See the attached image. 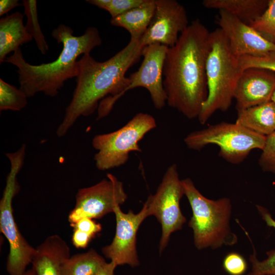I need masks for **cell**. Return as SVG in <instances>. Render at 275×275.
Wrapping results in <instances>:
<instances>
[{
    "label": "cell",
    "instance_id": "6da1fadb",
    "mask_svg": "<svg viewBox=\"0 0 275 275\" xmlns=\"http://www.w3.org/2000/svg\"><path fill=\"white\" fill-rule=\"evenodd\" d=\"M143 48L140 40H130L104 62L96 61L90 54L82 56L77 61L76 85L72 99L56 131L58 137L64 136L81 116H88L98 108L97 119H100L111 112L129 85L127 71L139 61Z\"/></svg>",
    "mask_w": 275,
    "mask_h": 275
},
{
    "label": "cell",
    "instance_id": "7a4b0ae2",
    "mask_svg": "<svg viewBox=\"0 0 275 275\" xmlns=\"http://www.w3.org/2000/svg\"><path fill=\"white\" fill-rule=\"evenodd\" d=\"M210 33L199 19L193 21L169 47L163 68L168 105L188 119L198 118L208 95L206 62Z\"/></svg>",
    "mask_w": 275,
    "mask_h": 275
},
{
    "label": "cell",
    "instance_id": "3957f363",
    "mask_svg": "<svg viewBox=\"0 0 275 275\" xmlns=\"http://www.w3.org/2000/svg\"><path fill=\"white\" fill-rule=\"evenodd\" d=\"M51 35L58 43L63 44L60 55L54 61L31 64L24 60L20 48L5 59V62L17 68L19 89L28 98L40 92L56 96L67 80L76 77L78 57L90 54L102 44L99 32L94 26L88 27L82 35L75 36L71 28L61 24L52 31Z\"/></svg>",
    "mask_w": 275,
    "mask_h": 275
},
{
    "label": "cell",
    "instance_id": "277c9868",
    "mask_svg": "<svg viewBox=\"0 0 275 275\" xmlns=\"http://www.w3.org/2000/svg\"><path fill=\"white\" fill-rule=\"evenodd\" d=\"M242 72L239 58L232 52L223 31L217 28L211 32L206 62L208 95L198 117L201 124H205L215 112L229 109Z\"/></svg>",
    "mask_w": 275,
    "mask_h": 275
},
{
    "label": "cell",
    "instance_id": "5b68a950",
    "mask_svg": "<svg viewBox=\"0 0 275 275\" xmlns=\"http://www.w3.org/2000/svg\"><path fill=\"white\" fill-rule=\"evenodd\" d=\"M181 182L192 210L188 226L193 230L196 247L198 250L216 249L235 244L237 237L230 226L232 213L230 199H209L199 191L190 178Z\"/></svg>",
    "mask_w": 275,
    "mask_h": 275
},
{
    "label": "cell",
    "instance_id": "8992f818",
    "mask_svg": "<svg viewBox=\"0 0 275 275\" xmlns=\"http://www.w3.org/2000/svg\"><path fill=\"white\" fill-rule=\"evenodd\" d=\"M26 146L16 151L6 153L10 162V170L0 201V230L9 244L6 270L9 275H21L32 262L35 248L30 244L20 232L13 213L12 201L19 190L17 176L22 168Z\"/></svg>",
    "mask_w": 275,
    "mask_h": 275
},
{
    "label": "cell",
    "instance_id": "52a82bcc",
    "mask_svg": "<svg viewBox=\"0 0 275 275\" xmlns=\"http://www.w3.org/2000/svg\"><path fill=\"white\" fill-rule=\"evenodd\" d=\"M266 138L236 122H222L189 133L184 142L187 148L194 150H200L209 145H216L221 157L237 164L242 162L252 150H262Z\"/></svg>",
    "mask_w": 275,
    "mask_h": 275
},
{
    "label": "cell",
    "instance_id": "ba28073f",
    "mask_svg": "<svg viewBox=\"0 0 275 275\" xmlns=\"http://www.w3.org/2000/svg\"><path fill=\"white\" fill-rule=\"evenodd\" d=\"M156 125L152 116L139 113L119 129L95 135L92 144L97 151L94 157L96 168L105 171L124 164L131 152L142 151L139 142Z\"/></svg>",
    "mask_w": 275,
    "mask_h": 275
},
{
    "label": "cell",
    "instance_id": "9c48e42d",
    "mask_svg": "<svg viewBox=\"0 0 275 275\" xmlns=\"http://www.w3.org/2000/svg\"><path fill=\"white\" fill-rule=\"evenodd\" d=\"M183 195L177 166L174 163L166 170L155 194L150 195L145 202L148 216H155L161 226L160 253L167 246L171 234L181 229L186 222L180 207Z\"/></svg>",
    "mask_w": 275,
    "mask_h": 275
},
{
    "label": "cell",
    "instance_id": "30bf717a",
    "mask_svg": "<svg viewBox=\"0 0 275 275\" xmlns=\"http://www.w3.org/2000/svg\"><path fill=\"white\" fill-rule=\"evenodd\" d=\"M106 177L94 185L78 190L75 206L68 215L70 224L84 217L100 218L125 202L127 196L123 183L111 174Z\"/></svg>",
    "mask_w": 275,
    "mask_h": 275
},
{
    "label": "cell",
    "instance_id": "8fae6325",
    "mask_svg": "<svg viewBox=\"0 0 275 275\" xmlns=\"http://www.w3.org/2000/svg\"><path fill=\"white\" fill-rule=\"evenodd\" d=\"M116 221L115 235L109 245L102 249L104 256L117 266L127 264L132 267L140 264L136 248V237L138 229L147 217V207L145 203L137 214L130 210L124 213L120 206L114 209Z\"/></svg>",
    "mask_w": 275,
    "mask_h": 275
},
{
    "label": "cell",
    "instance_id": "7c38bea8",
    "mask_svg": "<svg viewBox=\"0 0 275 275\" xmlns=\"http://www.w3.org/2000/svg\"><path fill=\"white\" fill-rule=\"evenodd\" d=\"M155 1L153 17L140 42L143 47L155 43L171 47L189 25L186 11L175 0Z\"/></svg>",
    "mask_w": 275,
    "mask_h": 275
},
{
    "label": "cell",
    "instance_id": "4fadbf2b",
    "mask_svg": "<svg viewBox=\"0 0 275 275\" xmlns=\"http://www.w3.org/2000/svg\"><path fill=\"white\" fill-rule=\"evenodd\" d=\"M169 47L155 43L146 46L142 50L143 62L139 69L128 77L129 85L124 92L138 87L149 92L154 107L162 109L167 103L163 85V68Z\"/></svg>",
    "mask_w": 275,
    "mask_h": 275
},
{
    "label": "cell",
    "instance_id": "5bb4252c",
    "mask_svg": "<svg viewBox=\"0 0 275 275\" xmlns=\"http://www.w3.org/2000/svg\"><path fill=\"white\" fill-rule=\"evenodd\" d=\"M216 20L229 41L232 52L237 58L243 56L261 57L275 52V43L228 12L219 11Z\"/></svg>",
    "mask_w": 275,
    "mask_h": 275
},
{
    "label": "cell",
    "instance_id": "9a60e30c",
    "mask_svg": "<svg viewBox=\"0 0 275 275\" xmlns=\"http://www.w3.org/2000/svg\"><path fill=\"white\" fill-rule=\"evenodd\" d=\"M275 90V73L248 68L242 71L236 86L234 99L237 111L271 101Z\"/></svg>",
    "mask_w": 275,
    "mask_h": 275
},
{
    "label": "cell",
    "instance_id": "2e32d148",
    "mask_svg": "<svg viewBox=\"0 0 275 275\" xmlns=\"http://www.w3.org/2000/svg\"><path fill=\"white\" fill-rule=\"evenodd\" d=\"M35 249L31 263L37 275H62L63 264L70 254L69 245L61 237L49 236Z\"/></svg>",
    "mask_w": 275,
    "mask_h": 275
},
{
    "label": "cell",
    "instance_id": "e0dca14e",
    "mask_svg": "<svg viewBox=\"0 0 275 275\" xmlns=\"http://www.w3.org/2000/svg\"><path fill=\"white\" fill-rule=\"evenodd\" d=\"M23 15L17 11L0 19V62L7 56L33 40L23 24Z\"/></svg>",
    "mask_w": 275,
    "mask_h": 275
},
{
    "label": "cell",
    "instance_id": "ac0fdd59",
    "mask_svg": "<svg viewBox=\"0 0 275 275\" xmlns=\"http://www.w3.org/2000/svg\"><path fill=\"white\" fill-rule=\"evenodd\" d=\"M155 9V0H144L140 5L112 18V25L125 29L130 35V40L141 39L147 30Z\"/></svg>",
    "mask_w": 275,
    "mask_h": 275
},
{
    "label": "cell",
    "instance_id": "d6986e66",
    "mask_svg": "<svg viewBox=\"0 0 275 275\" xmlns=\"http://www.w3.org/2000/svg\"><path fill=\"white\" fill-rule=\"evenodd\" d=\"M236 123L258 134L275 132V103L269 102L237 111Z\"/></svg>",
    "mask_w": 275,
    "mask_h": 275
},
{
    "label": "cell",
    "instance_id": "ffe728a7",
    "mask_svg": "<svg viewBox=\"0 0 275 275\" xmlns=\"http://www.w3.org/2000/svg\"><path fill=\"white\" fill-rule=\"evenodd\" d=\"M268 1L264 0H204L208 9L224 11L243 22L251 25L266 9Z\"/></svg>",
    "mask_w": 275,
    "mask_h": 275
},
{
    "label": "cell",
    "instance_id": "44dd1931",
    "mask_svg": "<svg viewBox=\"0 0 275 275\" xmlns=\"http://www.w3.org/2000/svg\"><path fill=\"white\" fill-rule=\"evenodd\" d=\"M106 262L94 249L70 256L63 263L62 275H94Z\"/></svg>",
    "mask_w": 275,
    "mask_h": 275
},
{
    "label": "cell",
    "instance_id": "7402d4cb",
    "mask_svg": "<svg viewBox=\"0 0 275 275\" xmlns=\"http://www.w3.org/2000/svg\"><path fill=\"white\" fill-rule=\"evenodd\" d=\"M256 208L262 219L269 227L275 229V220L272 218L267 209L256 205ZM267 257L259 260L254 251L250 257L252 264V272L258 275H275V248L266 253Z\"/></svg>",
    "mask_w": 275,
    "mask_h": 275
},
{
    "label": "cell",
    "instance_id": "603a6c76",
    "mask_svg": "<svg viewBox=\"0 0 275 275\" xmlns=\"http://www.w3.org/2000/svg\"><path fill=\"white\" fill-rule=\"evenodd\" d=\"M24 14L27 17L25 25L26 31L35 39L37 47L41 52L45 54L48 50V45L45 40L39 23L36 0H23Z\"/></svg>",
    "mask_w": 275,
    "mask_h": 275
},
{
    "label": "cell",
    "instance_id": "cb8c5ba5",
    "mask_svg": "<svg viewBox=\"0 0 275 275\" xmlns=\"http://www.w3.org/2000/svg\"><path fill=\"white\" fill-rule=\"evenodd\" d=\"M28 97L18 89L0 78V110L19 111L28 104Z\"/></svg>",
    "mask_w": 275,
    "mask_h": 275
},
{
    "label": "cell",
    "instance_id": "d4e9b609",
    "mask_svg": "<svg viewBox=\"0 0 275 275\" xmlns=\"http://www.w3.org/2000/svg\"><path fill=\"white\" fill-rule=\"evenodd\" d=\"M264 38L275 43V0H269L263 13L251 25Z\"/></svg>",
    "mask_w": 275,
    "mask_h": 275
},
{
    "label": "cell",
    "instance_id": "484cf974",
    "mask_svg": "<svg viewBox=\"0 0 275 275\" xmlns=\"http://www.w3.org/2000/svg\"><path fill=\"white\" fill-rule=\"evenodd\" d=\"M144 0H88L89 4L108 11L112 18H115L128 10L136 7Z\"/></svg>",
    "mask_w": 275,
    "mask_h": 275
},
{
    "label": "cell",
    "instance_id": "4316f807",
    "mask_svg": "<svg viewBox=\"0 0 275 275\" xmlns=\"http://www.w3.org/2000/svg\"><path fill=\"white\" fill-rule=\"evenodd\" d=\"M242 71L248 68H258L275 73V52L261 57L243 56L239 58Z\"/></svg>",
    "mask_w": 275,
    "mask_h": 275
},
{
    "label": "cell",
    "instance_id": "83f0119b",
    "mask_svg": "<svg viewBox=\"0 0 275 275\" xmlns=\"http://www.w3.org/2000/svg\"><path fill=\"white\" fill-rule=\"evenodd\" d=\"M258 163L263 171L275 174V132L266 136Z\"/></svg>",
    "mask_w": 275,
    "mask_h": 275
},
{
    "label": "cell",
    "instance_id": "f1b7e54d",
    "mask_svg": "<svg viewBox=\"0 0 275 275\" xmlns=\"http://www.w3.org/2000/svg\"><path fill=\"white\" fill-rule=\"evenodd\" d=\"M223 266L224 270L230 275H242L248 268L244 258L237 252L228 254L223 260Z\"/></svg>",
    "mask_w": 275,
    "mask_h": 275
},
{
    "label": "cell",
    "instance_id": "f546056e",
    "mask_svg": "<svg viewBox=\"0 0 275 275\" xmlns=\"http://www.w3.org/2000/svg\"><path fill=\"white\" fill-rule=\"evenodd\" d=\"M70 225L73 229L79 230L92 236L100 232L102 229L101 224L88 217L82 218Z\"/></svg>",
    "mask_w": 275,
    "mask_h": 275
},
{
    "label": "cell",
    "instance_id": "4dcf8cb0",
    "mask_svg": "<svg viewBox=\"0 0 275 275\" xmlns=\"http://www.w3.org/2000/svg\"><path fill=\"white\" fill-rule=\"evenodd\" d=\"M93 236L77 229H73L72 236L73 245L77 249L86 248Z\"/></svg>",
    "mask_w": 275,
    "mask_h": 275
},
{
    "label": "cell",
    "instance_id": "1f68e13d",
    "mask_svg": "<svg viewBox=\"0 0 275 275\" xmlns=\"http://www.w3.org/2000/svg\"><path fill=\"white\" fill-rule=\"evenodd\" d=\"M20 5L18 0H1L0 16L3 15L13 8Z\"/></svg>",
    "mask_w": 275,
    "mask_h": 275
},
{
    "label": "cell",
    "instance_id": "d6a6232c",
    "mask_svg": "<svg viewBox=\"0 0 275 275\" xmlns=\"http://www.w3.org/2000/svg\"><path fill=\"white\" fill-rule=\"evenodd\" d=\"M117 266L112 262H106L98 270L94 275H115Z\"/></svg>",
    "mask_w": 275,
    "mask_h": 275
},
{
    "label": "cell",
    "instance_id": "836d02e7",
    "mask_svg": "<svg viewBox=\"0 0 275 275\" xmlns=\"http://www.w3.org/2000/svg\"><path fill=\"white\" fill-rule=\"evenodd\" d=\"M21 275H37V273L35 270L32 268L28 270H26Z\"/></svg>",
    "mask_w": 275,
    "mask_h": 275
},
{
    "label": "cell",
    "instance_id": "e575fe53",
    "mask_svg": "<svg viewBox=\"0 0 275 275\" xmlns=\"http://www.w3.org/2000/svg\"><path fill=\"white\" fill-rule=\"evenodd\" d=\"M271 101L275 103V90L271 97Z\"/></svg>",
    "mask_w": 275,
    "mask_h": 275
},
{
    "label": "cell",
    "instance_id": "d590c367",
    "mask_svg": "<svg viewBox=\"0 0 275 275\" xmlns=\"http://www.w3.org/2000/svg\"><path fill=\"white\" fill-rule=\"evenodd\" d=\"M246 275H258V274H255V273H254L253 272H250L249 273H248V274H246Z\"/></svg>",
    "mask_w": 275,
    "mask_h": 275
}]
</instances>
